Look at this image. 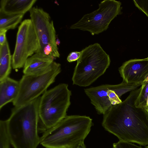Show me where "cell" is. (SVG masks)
<instances>
[{"label":"cell","instance_id":"cell-2","mask_svg":"<svg viewBox=\"0 0 148 148\" xmlns=\"http://www.w3.org/2000/svg\"><path fill=\"white\" fill-rule=\"evenodd\" d=\"M40 97L23 106L14 107L6 120L11 143L14 148H37L40 143L38 131Z\"/></svg>","mask_w":148,"mask_h":148},{"label":"cell","instance_id":"cell-13","mask_svg":"<svg viewBox=\"0 0 148 148\" xmlns=\"http://www.w3.org/2000/svg\"><path fill=\"white\" fill-rule=\"evenodd\" d=\"M36 0H1L0 12L8 14H25L33 7Z\"/></svg>","mask_w":148,"mask_h":148},{"label":"cell","instance_id":"cell-23","mask_svg":"<svg viewBox=\"0 0 148 148\" xmlns=\"http://www.w3.org/2000/svg\"><path fill=\"white\" fill-rule=\"evenodd\" d=\"M60 42L59 39L58 38V37H57L56 40V43L57 45H59L60 44Z\"/></svg>","mask_w":148,"mask_h":148},{"label":"cell","instance_id":"cell-20","mask_svg":"<svg viewBox=\"0 0 148 148\" xmlns=\"http://www.w3.org/2000/svg\"><path fill=\"white\" fill-rule=\"evenodd\" d=\"M81 54V51H73L70 53L67 57V61L71 62L77 60L80 58Z\"/></svg>","mask_w":148,"mask_h":148},{"label":"cell","instance_id":"cell-19","mask_svg":"<svg viewBox=\"0 0 148 148\" xmlns=\"http://www.w3.org/2000/svg\"><path fill=\"white\" fill-rule=\"evenodd\" d=\"M112 148H145L138 146L132 143L125 141H119L114 143Z\"/></svg>","mask_w":148,"mask_h":148},{"label":"cell","instance_id":"cell-11","mask_svg":"<svg viewBox=\"0 0 148 148\" xmlns=\"http://www.w3.org/2000/svg\"><path fill=\"white\" fill-rule=\"evenodd\" d=\"M54 60L49 56L35 53L26 61L23 73L24 74L29 75L41 72L48 68Z\"/></svg>","mask_w":148,"mask_h":148},{"label":"cell","instance_id":"cell-1","mask_svg":"<svg viewBox=\"0 0 148 148\" xmlns=\"http://www.w3.org/2000/svg\"><path fill=\"white\" fill-rule=\"evenodd\" d=\"M140 90L132 91L121 103L111 107L103 115L102 124L119 141L145 146L148 145V113L135 105Z\"/></svg>","mask_w":148,"mask_h":148},{"label":"cell","instance_id":"cell-25","mask_svg":"<svg viewBox=\"0 0 148 148\" xmlns=\"http://www.w3.org/2000/svg\"><path fill=\"white\" fill-rule=\"evenodd\" d=\"M145 148H148V145H147V146H146L145 147Z\"/></svg>","mask_w":148,"mask_h":148},{"label":"cell","instance_id":"cell-18","mask_svg":"<svg viewBox=\"0 0 148 148\" xmlns=\"http://www.w3.org/2000/svg\"><path fill=\"white\" fill-rule=\"evenodd\" d=\"M135 6L148 17V0H134Z\"/></svg>","mask_w":148,"mask_h":148},{"label":"cell","instance_id":"cell-26","mask_svg":"<svg viewBox=\"0 0 148 148\" xmlns=\"http://www.w3.org/2000/svg\"><path fill=\"white\" fill-rule=\"evenodd\" d=\"M145 110H146L147 111V112L148 113V108L146 109Z\"/></svg>","mask_w":148,"mask_h":148},{"label":"cell","instance_id":"cell-8","mask_svg":"<svg viewBox=\"0 0 148 148\" xmlns=\"http://www.w3.org/2000/svg\"><path fill=\"white\" fill-rule=\"evenodd\" d=\"M121 3L115 0H104L99 4V8L85 14L70 28L88 31L91 35L98 34L108 28L111 22L121 14Z\"/></svg>","mask_w":148,"mask_h":148},{"label":"cell","instance_id":"cell-5","mask_svg":"<svg viewBox=\"0 0 148 148\" xmlns=\"http://www.w3.org/2000/svg\"><path fill=\"white\" fill-rule=\"evenodd\" d=\"M71 95L65 83L59 84L42 94L38 107L41 130L44 132L53 127L67 116Z\"/></svg>","mask_w":148,"mask_h":148},{"label":"cell","instance_id":"cell-4","mask_svg":"<svg viewBox=\"0 0 148 148\" xmlns=\"http://www.w3.org/2000/svg\"><path fill=\"white\" fill-rule=\"evenodd\" d=\"M81 51L72 79L73 85L86 87L104 74L110 65V60L98 43L90 45Z\"/></svg>","mask_w":148,"mask_h":148},{"label":"cell","instance_id":"cell-12","mask_svg":"<svg viewBox=\"0 0 148 148\" xmlns=\"http://www.w3.org/2000/svg\"><path fill=\"white\" fill-rule=\"evenodd\" d=\"M19 82L8 77L0 82V109L13 101L17 97L19 90Z\"/></svg>","mask_w":148,"mask_h":148},{"label":"cell","instance_id":"cell-27","mask_svg":"<svg viewBox=\"0 0 148 148\" xmlns=\"http://www.w3.org/2000/svg\"><path fill=\"white\" fill-rule=\"evenodd\" d=\"M147 58H148V57H147Z\"/></svg>","mask_w":148,"mask_h":148},{"label":"cell","instance_id":"cell-14","mask_svg":"<svg viewBox=\"0 0 148 148\" xmlns=\"http://www.w3.org/2000/svg\"><path fill=\"white\" fill-rule=\"evenodd\" d=\"M12 66V56L7 40L0 45V82L8 77Z\"/></svg>","mask_w":148,"mask_h":148},{"label":"cell","instance_id":"cell-9","mask_svg":"<svg viewBox=\"0 0 148 148\" xmlns=\"http://www.w3.org/2000/svg\"><path fill=\"white\" fill-rule=\"evenodd\" d=\"M38 43L31 19L24 20L19 25L17 34L14 52L12 56V67L17 69L23 67L27 59L36 52Z\"/></svg>","mask_w":148,"mask_h":148},{"label":"cell","instance_id":"cell-16","mask_svg":"<svg viewBox=\"0 0 148 148\" xmlns=\"http://www.w3.org/2000/svg\"><path fill=\"white\" fill-rule=\"evenodd\" d=\"M140 88V92L135 101V105L136 107L145 109L148 97V80H144Z\"/></svg>","mask_w":148,"mask_h":148},{"label":"cell","instance_id":"cell-6","mask_svg":"<svg viewBox=\"0 0 148 148\" xmlns=\"http://www.w3.org/2000/svg\"><path fill=\"white\" fill-rule=\"evenodd\" d=\"M61 71V64L54 61L43 71L34 74H24L19 81V91L12 102L13 106H23L40 97L55 82Z\"/></svg>","mask_w":148,"mask_h":148},{"label":"cell","instance_id":"cell-3","mask_svg":"<svg viewBox=\"0 0 148 148\" xmlns=\"http://www.w3.org/2000/svg\"><path fill=\"white\" fill-rule=\"evenodd\" d=\"M92 125V119L89 116L67 115L44 132L40 144L46 148H74L84 141Z\"/></svg>","mask_w":148,"mask_h":148},{"label":"cell","instance_id":"cell-22","mask_svg":"<svg viewBox=\"0 0 148 148\" xmlns=\"http://www.w3.org/2000/svg\"><path fill=\"white\" fill-rule=\"evenodd\" d=\"M74 148H86L84 141L80 142Z\"/></svg>","mask_w":148,"mask_h":148},{"label":"cell","instance_id":"cell-10","mask_svg":"<svg viewBox=\"0 0 148 148\" xmlns=\"http://www.w3.org/2000/svg\"><path fill=\"white\" fill-rule=\"evenodd\" d=\"M123 82L128 83L143 82L148 76V59H131L119 68Z\"/></svg>","mask_w":148,"mask_h":148},{"label":"cell","instance_id":"cell-15","mask_svg":"<svg viewBox=\"0 0 148 148\" xmlns=\"http://www.w3.org/2000/svg\"><path fill=\"white\" fill-rule=\"evenodd\" d=\"M24 14H6L0 12V30L14 29L21 22Z\"/></svg>","mask_w":148,"mask_h":148},{"label":"cell","instance_id":"cell-17","mask_svg":"<svg viewBox=\"0 0 148 148\" xmlns=\"http://www.w3.org/2000/svg\"><path fill=\"white\" fill-rule=\"evenodd\" d=\"M11 143L9 136L6 120L0 121V148H10Z\"/></svg>","mask_w":148,"mask_h":148},{"label":"cell","instance_id":"cell-7","mask_svg":"<svg viewBox=\"0 0 148 148\" xmlns=\"http://www.w3.org/2000/svg\"><path fill=\"white\" fill-rule=\"evenodd\" d=\"M29 12L38 41L36 53L59 58L60 55L56 43V31L49 14L38 7H33Z\"/></svg>","mask_w":148,"mask_h":148},{"label":"cell","instance_id":"cell-21","mask_svg":"<svg viewBox=\"0 0 148 148\" xmlns=\"http://www.w3.org/2000/svg\"><path fill=\"white\" fill-rule=\"evenodd\" d=\"M7 31L5 29L0 30V45H3L7 40L6 35Z\"/></svg>","mask_w":148,"mask_h":148},{"label":"cell","instance_id":"cell-24","mask_svg":"<svg viewBox=\"0 0 148 148\" xmlns=\"http://www.w3.org/2000/svg\"><path fill=\"white\" fill-rule=\"evenodd\" d=\"M148 108V97L147 98V103H146V107L145 108V109Z\"/></svg>","mask_w":148,"mask_h":148}]
</instances>
